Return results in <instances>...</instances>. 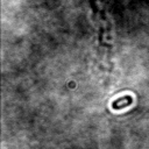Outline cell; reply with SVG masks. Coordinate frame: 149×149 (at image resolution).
Returning a JSON list of instances; mask_svg holds the SVG:
<instances>
[{"mask_svg":"<svg viewBox=\"0 0 149 149\" xmlns=\"http://www.w3.org/2000/svg\"><path fill=\"white\" fill-rule=\"evenodd\" d=\"M132 102H133V98L130 95H125V97H121V98L115 99L112 102V108L115 109V111H119L121 108H125L127 106H130Z\"/></svg>","mask_w":149,"mask_h":149,"instance_id":"6da1fadb","label":"cell"}]
</instances>
